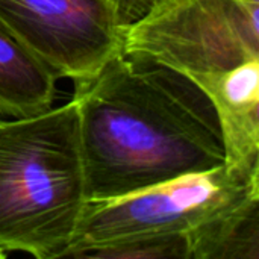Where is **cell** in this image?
Returning <instances> with one entry per match:
<instances>
[{
	"instance_id": "obj_1",
	"label": "cell",
	"mask_w": 259,
	"mask_h": 259,
	"mask_svg": "<svg viewBox=\"0 0 259 259\" xmlns=\"http://www.w3.org/2000/svg\"><path fill=\"white\" fill-rule=\"evenodd\" d=\"M88 200H108L225 164L215 111L185 74L118 53L74 82Z\"/></svg>"
},
{
	"instance_id": "obj_5",
	"label": "cell",
	"mask_w": 259,
	"mask_h": 259,
	"mask_svg": "<svg viewBox=\"0 0 259 259\" xmlns=\"http://www.w3.org/2000/svg\"><path fill=\"white\" fill-rule=\"evenodd\" d=\"M0 23L58 79L73 82L121 53L129 26L109 0H0Z\"/></svg>"
},
{
	"instance_id": "obj_2",
	"label": "cell",
	"mask_w": 259,
	"mask_h": 259,
	"mask_svg": "<svg viewBox=\"0 0 259 259\" xmlns=\"http://www.w3.org/2000/svg\"><path fill=\"white\" fill-rule=\"evenodd\" d=\"M87 202L73 100L0 120V250L64 258Z\"/></svg>"
},
{
	"instance_id": "obj_9",
	"label": "cell",
	"mask_w": 259,
	"mask_h": 259,
	"mask_svg": "<svg viewBox=\"0 0 259 259\" xmlns=\"http://www.w3.org/2000/svg\"><path fill=\"white\" fill-rule=\"evenodd\" d=\"M80 258L96 259H190L188 240L184 235L140 238L115 246L94 249Z\"/></svg>"
},
{
	"instance_id": "obj_11",
	"label": "cell",
	"mask_w": 259,
	"mask_h": 259,
	"mask_svg": "<svg viewBox=\"0 0 259 259\" xmlns=\"http://www.w3.org/2000/svg\"><path fill=\"white\" fill-rule=\"evenodd\" d=\"M240 2H244V3H252V5H259V0H240Z\"/></svg>"
},
{
	"instance_id": "obj_6",
	"label": "cell",
	"mask_w": 259,
	"mask_h": 259,
	"mask_svg": "<svg viewBox=\"0 0 259 259\" xmlns=\"http://www.w3.org/2000/svg\"><path fill=\"white\" fill-rule=\"evenodd\" d=\"M188 77L203 91L215 111L225 164H259V59Z\"/></svg>"
},
{
	"instance_id": "obj_3",
	"label": "cell",
	"mask_w": 259,
	"mask_h": 259,
	"mask_svg": "<svg viewBox=\"0 0 259 259\" xmlns=\"http://www.w3.org/2000/svg\"><path fill=\"white\" fill-rule=\"evenodd\" d=\"M259 200V164L184 175L108 200H88L64 258L140 238L184 235Z\"/></svg>"
},
{
	"instance_id": "obj_8",
	"label": "cell",
	"mask_w": 259,
	"mask_h": 259,
	"mask_svg": "<svg viewBox=\"0 0 259 259\" xmlns=\"http://www.w3.org/2000/svg\"><path fill=\"white\" fill-rule=\"evenodd\" d=\"M190 259H259V200L187 237Z\"/></svg>"
},
{
	"instance_id": "obj_4",
	"label": "cell",
	"mask_w": 259,
	"mask_h": 259,
	"mask_svg": "<svg viewBox=\"0 0 259 259\" xmlns=\"http://www.w3.org/2000/svg\"><path fill=\"white\" fill-rule=\"evenodd\" d=\"M185 76L259 59V5L240 0H162L127 26L123 52Z\"/></svg>"
},
{
	"instance_id": "obj_7",
	"label": "cell",
	"mask_w": 259,
	"mask_h": 259,
	"mask_svg": "<svg viewBox=\"0 0 259 259\" xmlns=\"http://www.w3.org/2000/svg\"><path fill=\"white\" fill-rule=\"evenodd\" d=\"M58 76L0 23V114L24 118L49 111Z\"/></svg>"
},
{
	"instance_id": "obj_10",
	"label": "cell",
	"mask_w": 259,
	"mask_h": 259,
	"mask_svg": "<svg viewBox=\"0 0 259 259\" xmlns=\"http://www.w3.org/2000/svg\"><path fill=\"white\" fill-rule=\"evenodd\" d=\"M126 24H132L146 17L162 0H109Z\"/></svg>"
}]
</instances>
